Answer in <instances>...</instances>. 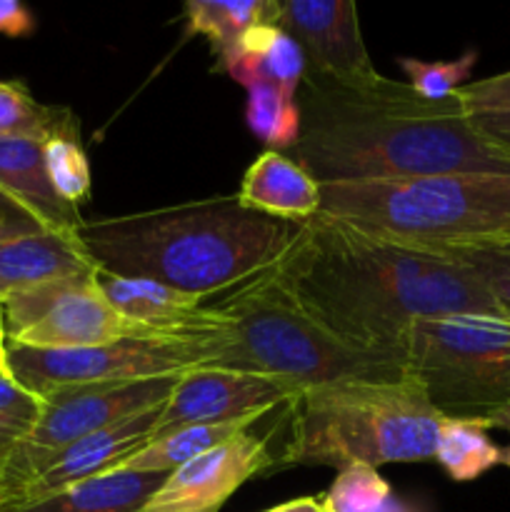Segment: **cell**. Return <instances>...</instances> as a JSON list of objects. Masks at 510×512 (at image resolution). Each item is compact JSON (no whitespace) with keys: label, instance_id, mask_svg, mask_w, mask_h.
Returning <instances> with one entry per match:
<instances>
[{"label":"cell","instance_id":"obj_31","mask_svg":"<svg viewBox=\"0 0 510 512\" xmlns=\"http://www.w3.org/2000/svg\"><path fill=\"white\" fill-rule=\"evenodd\" d=\"M460 103L470 115L473 113H498L510 110V70L485 80H470L460 90H455Z\"/></svg>","mask_w":510,"mask_h":512},{"label":"cell","instance_id":"obj_36","mask_svg":"<svg viewBox=\"0 0 510 512\" xmlns=\"http://www.w3.org/2000/svg\"><path fill=\"white\" fill-rule=\"evenodd\" d=\"M483 425L488 430H508L510 433V400L505 405H500L498 410H493V413L483 420Z\"/></svg>","mask_w":510,"mask_h":512},{"label":"cell","instance_id":"obj_32","mask_svg":"<svg viewBox=\"0 0 510 512\" xmlns=\"http://www.w3.org/2000/svg\"><path fill=\"white\" fill-rule=\"evenodd\" d=\"M45 233V228L40 225V220L35 218L30 210H25L23 205L15 203L10 195H5L0 190V243L15 238H25V235Z\"/></svg>","mask_w":510,"mask_h":512},{"label":"cell","instance_id":"obj_12","mask_svg":"<svg viewBox=\"0 0 510 512\" xmlns=\"http://www.w3.org/2000/svg\"><path fill=\"white\" fill-rule=\"evenodd\" d=\"M295 390L265 375L238 373L225 368H198L180 375L163 405L153 440L188 425L228 423V420L265 415L278 405H288ZM150 440V443H153Z\"/></svg>","mask_w":510,"mask_h":512},{"label":"cell","instance_id":"obj_9","mask_svg":"<svg viewBox=\"0 0 510 512\" xmlns=\"http://www.w3.org/2000/svg\"><path fill=\"white\" fill-rule=\"evenodd\" d=\"M178 378L180 375L133 380V383L73 385L45 395L38 423L15 443L5 460L8 510L63 450L130 415L168 403Z\"/></svg>","mask_w":510,"mask_h":512},{"label":"cell","instance_id":"obj_4","mask_svg":"<svg viewBox=\"0 0 510 512\" xmlns=\"http://www.w3.org/2000/svg\"><path fill=\"white\" fill-rule=\"evenodd\" d=\"M285 460L305 465L428 463L445 415L413 375L385 380H335L303 390L288 403Z\"/></svg>","mask_w":510,"mask_h":512},{"label":"cell","instance_id":"obj_40","mask_svg":"<svg viewBox=\"0 0 510 512\" xmlns=\"http://www.w3.org/2000/svg\"><path fill=\"white\" fill-rule=\"evenodd\" d=\"M500 465L510 468V445L508 448H500Z\"/></svg>","mask_w":510,"mask_h":512},{"label":"cell","instance_id":"obj_27","mask_svg":"<svg viewBox=\"0 0 510 512\" xmlns=\"http://www.w3.org/2000/svg\"><path fill=\"white\" fill-rule=\"evenodd\" d=\"M45 170L53 190L63 203L80 208L90 200L93 175H90L88 155H85L80 138L73 135H53L43 143Z\"/></svg>","mask_w":510,"mask_h":512},{"label":"cell","instance_id":"obj_5","mask_svg":"<svg viewBox=\"0 0 510 512\" xmlns=\"http://www.w3.org/2000/svg\"><path fill=\"white\" fill-rule=\"evenodd\" d=\"M225 323L210 368L265 375L295 393L335 380H385L403 365L363 353L330 333L290 293L278 268L250 278L213 303Z\"/></svg>","mask_w":510,"mask_h":512},{"label":"cell","instance_id":"obj_16","mask_svg":"<svg viewBox=\"0 0 510 512\" xmlns=\"http://www.w3.org/2000/svg\"><path fill=\"white\" fill-rule=\"evenodd\" d=\"M98 265L83 240L58 233H35L0 243V303L23 290L55 280L95 275Z\"/></svg>","mask_w":510,"mask_h":512},{"label":"cell","instance_id":"obj_41","mask_svg":"<svg viewBox=\"0 0 510 512\" xmlns=\"http://www.w3.org/2000/svg\"><path fill=\"white\" fill-rule=\"evenodd\" d=\"M0 325H3V305H0ZM5 328V325H3Z\"/></svg>","mask_w":510,"mask_h":512},{"label":"cell","instance_id":"obj_11","mask_svg":"<svg viewBox=\"0 0 510 512\" xmlns=\"http://www.w3.org/2000/svg\"><path fill=\"white\" fill-rule=\"evenodd\" d=\"M278 25L305 55V80L365 85L380 75L350 0H278Z\"/></svg>","mask_w":510,"mask_h":512},{"label":"cell","instance_id":"obj_21","mask_svg":"<svg viewBox=\"0 0 510 512\" xmlns=\"http://www.w3.org/2000/svg\"><path fill=\"white\" fill-rule=\"evenodd\" d=\"M263 415H250V418L228 420V423H208V425H188L175 433L163 435L145 445L140 453H135L120 470H133V473H173L180 465L210 453L218 445L228 443L250 425L258 423Z\"/></svg>","mask_w":510,"mask_h":512},{"label":"cell","instance_id":"obj_18","mask_svg":"<svg viewBox=\"0 0 510 512\" xmlns=\"http://www.w3.org/2000/svg\"><path fill=\"white\" fill-rule=\"evenodd\" d=\"M238 200L248 210L268 218L305 223L320 213V183L290 155L265 150L240 180Z\"/></svg>","mask_w":510,"mask_h":512},{"label":"cell","instance_id":"obj_35","mask_svg":"<svg viewBox=\"0 0 510 512\" xmlns=\"http://www.w3.org/2000/svg\"><path fill=\"white\" fill-rule=\"evenodd\" d=\"M265 512H323V498H295Z\"/></svg>","mask_w":510,"mask_h":512},{"label":"cell","instance_id":"obj_20","mask_svg":"<svg viewBox=\"0 0 510 512\" xmlns=\"http://www.w3.org/2000/svg\"><path fill=\"white\" fill-rule=\"evenodd\" d=\"M163 480L165 473L113 470L8 512H140Z\"/></svg>","mask_w":510,"mask_h":512},{"label":"cell","instance_id":"obj_33","mask_svg":"<svg viewBox=\"0 0 510 512\" xmlns=\"http://www.w3.org/2000/svg\"><path fill=\"white\" fill-rule=\"evenodd\" d=\"M35 30V15L18 0H0V35L25 38Z\"/></svg>","mask_w":510,"mask_h":512},{"label":"cell","instance_id":"obj_37","mask_svg":"<svg viewBox=\"0 0 510 512\" xmlns=\"http://www.w3.org/2000/svg\"><path fill=\"white\" fill-rule=\"evenodd\" d=\"M18 440H20L18 433H13V430H8L0 425V460H8L10 450L15 448V443H18Z\"/></svg>","mask_w":510,"mask_h":512},{"label":"cell","instance_id":"obj_39","mask_svg":"<svg viewBox=\"0 0 510 512\" xmlns=\"http://www.w3.org/2000/svg\"><path fill=\"white\" fill-rule=\"evenodd\" d=\"M5 460H0V512L8 510V485H5Z\"/></svg>","mask_w":510,"mask_h":512},{"label":"cell","instance_id":"obj_24","mask_svg":"<svg viewBox=\"0 0 510 512\" xmlns=\"http://www.w3.org/2000/svg\"><path fill=\"white\" fill-rule=\"evenodd\" d=\"M435 463L455 483H470L500 465V448L480 420L445 418L435 443Z\"/></svg>","mask_w":510,"mask_h":512},{"label":"cell","instance_id":"obj_3","mask_svg":"<svg viewBox=\"0 0 510 512\" xmlns=\"http://www.w3.org/2000/svg\"><path fill=\"white\" fill-rule=\"evenodd\" d=\"M300 228L225 195L83 223L80 240L108 273L213 298L278 265Z\"/></svg>","mask_w":510,"mask_h":512},{"label":"cell","instance_id":"obj_28","mask_svg":"<svg viewBox=\"0 0 510 512\" xmlns=\"http://www.w3.org/2000/svg\"><path fill=\"white\" fill-rule=\"evenodd\" d=\"M475 63H478V50H468L455 60L400 58V70L408 75V85L415 93L428 100H440L470 83Z\"/></svg>","mask_w":510,"mask_h":512},{"label":"cell","instance_id":"obj_17","mask_svg":"<svg viewBox=\"0 0 510 512\" xmlns=\"http://www.w3.org/2000/svg\"><path fill=\"white\" fill-rule=\"evenodd\" d=\"M0 190L40 220L45 230L80 238L85 220L80 210L63 203L45 170L43 140L0 138Z\"/></svg>","mask_w":510,"mask_h":512},{"label":"cell","instance_id":"obj_7","mask_svg":"<svg viewBox=\"0 0 510 512\" xmlns=\"http://www.w3.org/2000/svg\"><path fill=\"white\" fill-rule=\"evenodd\" d=\"M400 363L445 418L483 423L510 400V318L420 320L405 335Z\"/></svg>","mask_w":510,"mask_h":512},{"label":"cell","instance_id":"obj_29","mask_svg":"<svg viewBox=\"0 0 510 512\" xmlns=\"http://www.w3.org/2000/svg\"><path fill=\"white\" fill-rule=\"evenodd\" d=\"M458 260L470 270L495 300L510 315V245H490V248H443L435 250Z\"/></svg>","mask_w":510,"mask_h":512},{"label":"cell","instance_id":"obj_13","mask_svg":"<svg viewBox=\"0 0 510 512\" xmlns=\"http://www.w3.org/2000/svg\"><path fill=\"white\" fill-rule=\"evenodd\" d=\"M273 463L268 440L243 430L165 475L140 512H220L248 480Z\"/></svg>","mask_w":510,"mask_h":512},{"label":"cell","instance_id":"obj_6","mask_svg":"<svg viewBox=\"0 0 510 512\" xmlns=\"http://www.w3.org/2000/svg\"><path fill=\"white\" fill-rule=\"evenodd\" d=\"M320 213L425 250L510 245V175L320 185Z\"/></svg>","mask_w":510,"mask_h":512},{"label":"cell","instance_id":"obj_10","mask_svg":"<svg viewBox=\"0 0 510 512\" xmlns=\"http://www.w3.org/2000/svg\"><path fill=\"white\" fill-rule=\"evenodd\" d=\"M0 305L8 345L23 348H95L168 335L115 310L95 275L55 280L40 288L23 290L5 298Z\"/></svg>","mask_w":510,"mask_h":512},{"label":"cell","instance_id":"obj_19","mask_svg":"<svg viewBox=\"0 0 510 512\" xmlns=\"http://www.w3.org/2000/svg\"><path fill=\"white\" fill-rule=\"evenodd\" d=\"M218 68L235 83L250 88H278L298 95L305 80V55L278 23L253 25L238 43L218 58Z\"/></svg>","mask_w":510,"mask_h":512},{"label":"cell","instance_id":"obj_34","mask_svg":"<svg viewBox=\"0 0 510 512\" xmlns=\"http://www.w3.org/2000/svg\"><path fill=\"white\" fill-rule=\"evenodd\" d=\"M475 125L490 138L510 145V110H498V113H473Z\"/></svg>","mask_w":510,"mask_h":512},{"label":"cell","instance_id":"obj_8","mask_svg":"<svg viewBox=\"0 0 510 512\" xmlns=\"http://www.w3.org/2000/svg\"><path fill=\"white\" fill-rule=\"evenodd\" d=\"M220 338V335H218ZM218 338L165 335L153 340H123L95 348L43 350L8 345L10 375L38 398L73 385L133 383L173 378L190 370L210 368Z\"/></svg>","mask_w":510,"mask_h":512},{"label":"cell","instance_id":"obj_2","mask_svg":"<svg viewBox=\"0 0 510 512\" xmlns=\"http://www.w3.org/2000/svg\"><path fill=\"white\" fill-rule=\"evenodd\" d=\"M300 140L290 158L320 185L435 175H510V145L475 125L458 95L428 100L408 83L303 80Z\"/></svg>","mask_w":510,"mask_h":512},{"label":"cell","instance_id":"obj_42","mask_svg":"<svg viewBox=\"0 0 510 512\" xmlns=\"http://www.w3.org/2000/svg\"><path fill=\"white\" fill-rule=\"evenodd\" d=\"M323 512H330V510H328V508H325V503H323Z\"/></svg>","mask_w":510,"mask_h":512},{"label":"cell","instance_id":"obj_22","mask_svg":"<svg viewBox=\"0 0 510 512\" xmlns=\"http://www.w3.org/2000/svg\"><path fill=\"white\" fill-rule=\"evenodd\" d=\"M183 15L188 33L203 35L220 58L253 25L278 23V0H188Z\"/></svg>","mask_w":510,"mask_h":512},{"label":"cell","instance_id":"obj_1","mask_svg":"<svg viewBox=\"0 0 510 512\" xmlns=\"http://www.w3.org/2000/svg\"><path fill=\"white\" fill-rule=\"evenodd\" d=\"M305 310L350 348L400 363L420 320L510 318L458 260L318 213L275 265ZM403 365V363H400Z\"/></svg>","mask_w":510,"mask_h":512},{"label":"cell","instance_id":"obj_23","mask_svg":"<svg viewBox=\"0 0 510 512\" xmlns=\"http://www.w3.org/2000/svg\"><path fill=\"white\" fill-rule=\"evenodd\" d=\"M80 138L78 115L63 105H43L20 80H0V138Z\"/></svg>","mask_w":510,"mask_h":512},{"label":"cell","instance_id":"obj_38","mask_svg":"<svg viewBox=\"0 0 510 512\" xmlns=\"http://www.w3.org/2000/svg\"><path fill=\"white\" fill-rule=\"evenodd\" d=\"M0 373L10 375V365H8V335H5L3 325H0Z\"/></svg>","mask_w":510,"mask_h":512},{"label":"cell","instance_id":"obj_30","mask_svg":"<svg viewBox=\"0 0 510 512\" xmlns=\"http://www.w3.org/2000/svg\"><path fill=\"white\" fill-rule=\"evenodd\" d=\"M43 398L25 390L13 375L0 373V425L23 438L43 413Z\"/></svg>","mask_w":510,"mask_h":512},{"label":"cell","instance_id":"obj_26","mask_svg":"<svg viewBox=\"0 0 510 512\" xmlns=\"http://www.w3.org/2000/svg\"><path fill=\"white\" fill-rule=\"evenodd\" d=\"M330 512H420L393 493L388 480L370 465H348L323 495Z\"/></svg>","mask_w":510,"mask_h":512},{"label":"cell","instance_id":"obj_14","mask_svg":"<svg viewBox=\"0 0 510 512\" xmlns=\"http://www.w3.org/2000/svg\"><path fill=\"white\" fill-rule=\"evenodd\" d=\"M163 405L130 415V418L120 420V423L98 430V433L70 445L20 493L15 505L48 498V495L58 493V490L70 488V485L123 468L135 453H140L153 440Z\"/></svg>","mask_w":510,"mask_h":512},{"label":"cell","instance_id":"obj_15","mask_svg":"<svg viewBox=\"0 0 510 512\" xmlns=\"http://www.w3.org/2000/svg\"><path fill=\"white\" fill-rule=\"evenodd\" d=\"M95 280L115 310L160 333L198 338H218L225 333L218 310L205 303L210 298L183 293L148 278H125L103 268H98Z\"/></svg>","mask_w":510,"mask_h":512},{"label":"cell","instance_id":"obj_25","mask_svg":"<svg viewBox=\"0 0 510 512\" xmlns=\"http://www.w3.org/2000/svg\"><path fill=\"white\" fill-rule=\"evenodd\" d=\"M245 123L250 133L268 145L275 153L293 150L300 140L303 115H300L298 95L283 93L278 88H250L245 103Z\"/></svg>","mask_w":510,"mask_h":512}]
</instances>
